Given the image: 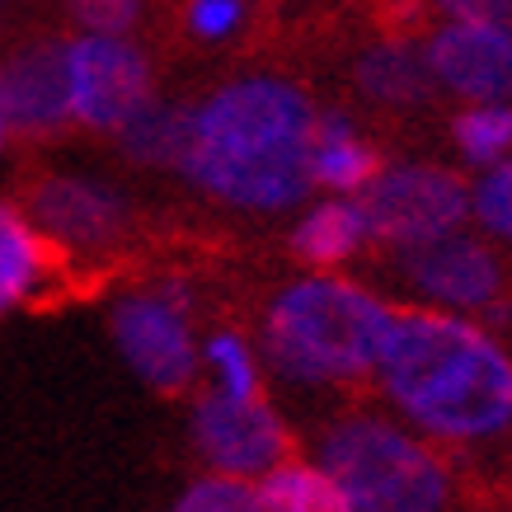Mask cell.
<instances>
[{"label":"cell","mask_w":512,"mask_h":512,"mask_svg":"<svg viewBox=\"0 0 512 512\" xmlns=\"http://www.w3.org/2000/svg\"><path fill=\"white\" fill-rule=\"evenodd\" d=\"M57 240L33 231L15 202H0V315L29 301L43 273L57 268Z\"/></svg>","instance_id":"2e32d148"},{"label":"cell","mask_w":512,"mask_h":512,"mask_svg":"<svg viewBox=\"0 0 512 512\" xmlns=\"http://www.w3.org/2000/svg\"><path fill=\"white\" fill-rule=\"evenodd\" d=\"M428 10L423 0H372V24L381 38H400V43H414L423 29H428Z\"/></svg>","instance_id":"d4e9b609"},{"label":"cell","mask_w":512,"mask_h":512,"mask_svg":"<svg viewBox=\"0 0 512 512\" xmlns=\"http://www.w3.org/2000/svg\"><path fill=\"white\" fill-rule=\"evenodd\" d=\"M66 52L71 43L43 33L0 57V118L15 141H52L76 123Z\"/></svg>","instance_id":"9c48e42d"},{"label":"cell","mask_w":512,"mask_h":512,"mask_svg":"<svg viewBox=\"0 0 512 512\" xmlns=\"http://www.w3.org/2000/svg\"><path fill=\"white\" fill-rule=\"evenodd\" d=\"M428 66L451 94L480 104L512 99V33L475 19H451L428 33Z\"/></svg>","instance_id":"7c38bea8"},{"label":"cell","mask_w":512,"mask_h":512,"mask_svg":"<svg viewBox=\"0 0 512 512\" xmlns=\"http://www.w3.org/2000/svg\"><path fill=\"white\" fill-rule=\"evenodd\" d=\"M249 5L245 0H179L174 5V24L184 33L188 43H202V47H221L231 43L240 24H245Z\"/></svg>","instance_id":"ffe728a7"},{"label":"cell","mask_w":512,"mask_h":512,"mask_svg":"<svg viewBox=\"0 0 512 512\" xmlns=\"http://www.w3.org/2000/svg\"><path fill=\"white\" fill-rule=\"evenodd\" d=\"M357 212L372 240L414 245L461 226V217L470 212V184L442 165H395L357 193Z\"/></svg>","instance_id":"5b68a950"},{"label":"cell","mask_w":512,"mask_h":512,"mask_svg":"<svg viewBox=\"0 0 512 512\" xmlns=\"http://www.w3.org/2000/svg\"><path fill=\"white\" fill-rule=\"evenodd\" d=\"M311 94L278 76H240L193 109L188 151L179 160L193 188L240 212H282L315 188Z\"/></svg>","instance_id":"6da1fadb"},{"label":"cell","mask_w":512,"mask_h":512,"mask_svg":"<svg viewBox=\"0 0 512 512\" xmlns=\"http://www.w3.org/2000/svg\"><path fill=\"white\" fill-rule=\"evenodd\" d=\"M470 207L494 235L512 240V160H498L494 170L470 188Z\"/></svg>","instance_id":"603a6c76"},{"label":"cell","mask_w":512,"mask_h":512,"mask_svg":"<svg viewBox=\"0 0 512 512\" xmlns=\"http://www.w3.org/2000/svg\"><path fill=\"white\" fill-rule=\"evenodd\" d=\"M367 240L372 235H367V221L357 212V202H320L315 212L301 217L287 249H292L296 264H306V268H339Z\"/></svg>","instance_id":"e0dca14e"},{"label":"cell","mask_w":512,"mask_h":512,"mask_svg":"<svg viewBox=\"0 0 512 512\" xmlns=\"http://www.w3.org/2000/svg\"><path fill=\"white\" fill-rule=\"evenodd\" d=\"M113 339L132 362V372L146 386L165 395V400H184L198 376V353H193V334H188V311H179L174 301L160 292H137L123 296L109 315Z\"/></svg>","instance_id":"ba28073f"},{"label":"cell","mask_w":512,"mask_h":512,"mask_svg":"<svg viewBox=\"0 0 512 512\" xmlns=\"http://www.w3.org/2000/svg\"><path fill=\"white\" fill-rule=\"evenodd\" d=\"M381 170H386V156L357 132V123L343 109H329L315 118L311 179L320 188H329V193H362Z\"/></svg>","instance_id":"5bb4252c"},{"label":"cell","mask_w":512,"mask_h":512,"mask_svg":"<svg viewBox=\"0 0 512 512\" xmlns=\"http://www.w3.org/2000/svg\"><path fill=\"white\" fill-rule=\"evenodd\" d=\"M320 466L357 512H447L451 470L428 442L376 414H348L320 437Z\"/></svg>","instance_id":"277c9868"},{"label":"cell","mask_w":512,"mask_h":512,"mask_svg":"<svg viewBox=\"0 0 512 512\" xmlns=\"http://www.w3.org/2000/svg\"><path fill=\"white\" fill-rule=\"evenodd\" d=\"M451 146L470 165H498L512 156V109L508 104H475L451 118Z\"/></svg>","instance_id":"d6986e66"},{"label":"cell","mask_w":512,"mask_h":512,"mask_svg":"<svg viewBox=\"0 0 512 512\" xmlns=\"http://www.w3.org/2000/svg\"><path fill=\"white\" fill-rule=\"evenodd\" d=\"M433 5L456 19H475V24H494V29L512 33V0H433Z\"/></svg>","instance_id":"484cf974"},{"label":"cell","mask_w":512,"mask_h":512,"mask_svg":"<svg viewBox=\"0 0 512 512\" xmlns=\"http://www.w3.org/2000/svg\"><path fill=\"white\" fill-rule=\"evenodd\" d=\"M259 503H264V512H357L353 498L343 494V484L325 466H306L296 456L264 470Z\"/></svg>","instance_id":"ac0fdd59"},{"label":"cell","mask_w":512,"mask_h":512,"mask_svg":"<svg viewBox=\"0 0 512 512\" xmlns=\"http://www.w3.org/2000/svg\"><path fill=\"white\" fill-rule=\"evenodd\" d=\"M376 372L390 400L442 442H489L512 423V357L456 315L395 311Z\"/></svg>","instance_id":"7a4b0ae2"},{"label":"cell","mask_w":512,"mask_h":512,"mask_svg":"<svg viewBox=\"0 0 512 512\" xmlns=\"http://www.w3.org/2000/svg\"><path fill=\"white\" fill-rule=\"evenodd\" d=\"M193 447L221 475H264L296 456L292 428L268 400H235L226 390L198 395L193 404Z\"/></svg>","instance_id":"8992f818"},{"label":"cell","mask_w":512,"mask_h":512,"mask_svg":"<svg viewBox=\"0 0 512 512\" xmlns=\"http://www.w3.org/2000/svg\"><path fill=\"white\" fill-rule=\"evenodd\" d=\"M433 66L414 43H400V38H376L372 47H362L353 62V90L376 104V109H428L437 99Z\"/></svg>","instance_id":"4fadbf2b"},{"label":"cell","mask_w":512,"mask_h":512,"mask_svg":"<svg viewBox=\"0 0 512 512\" xmlns=\"http://www.w3.org/2000/svg\"><path fill=\"white\" fill-rule=\"evenodd\" d=\"M207 357H212V367H217L226 395H235V400H264V386H259V372H254V357H249V348L240 343V334L217 329V334L207 339Z\"/></svg>","instance_id":"7402d4cb"},{"label":"cell","mask_w":512,"mask_h":512,"mask_svg":"<svg viewBox=\"0 0 512 512\" xmlns=\"http://www.w3.org/2000/svg\"><path fill=\"white\" fill-rule=\"evenodd\" d=\"M19 202L33 212L47 240H57L62 249H113L137 226V207L118 188L80 174L38 170L24 179Z\"/></svg>","instance_id":"52a82bcc"},{"label":"cell","mask_w":512,"mask_h":512,"mask_svg":"<svg viewBox=\"0 0 512 512\" xmlns=\"http://www.w3.org/2000/svg\"><path fill=\"white\" fill-rule=\"evenodd\" d=\"M71 71V113L85 132L109 137L151 99V62L132 43L90 33L66 52Z\"/></svg>","instance_id":"8fae6325"},{"label":"cell","mask_w":512,"mask_h":512,"mask_svg":"<svg viewBox=\"0 0 512 512\" xmlns=\"http://www.w3.org/2000/svg\"><path fill=\"white\" fill-rule=\"evenodd\" d=\"M390 320L386 301L348 278L292 282L264 311V357L296 386L357 381L381 367Z\"/></svg>","instance_id":"3957f363"},{"label":"cell","mask_w":512,"mask_h":512,"mask_svg":"<svg viewBox=\"0 0 512 512\" xmlns=\"http://www.w3.org/2000/svg\"><path fill=\"white\" fill-rule=\"evenodd\" d=\"M66 10H71V19H80L90 33L118 38V33L137 29L141 0H66Z\"/></svg>","instance_id":"cb8c5ba5"},{"label":"cell","mask_w":512,"mask_h":512,"mask_svg":"<svg viewBox=\"0 0 512 512\" xmlns=\"http://www.w3.org/2000/svg\"><path fill=\"white\" fill-rule=\"evenodd\" d=\"M188 132H193V109L184 99H146L113 137H118L123 160H132V165L179 170V160L188 151Z\"/></svg>","instance_id":"9a60e30c"},{"label":"cell","mask_w":512,"mask_h":512,"mask_svg":"<svg viewBox=\"0 0 512 512\" xmlns=\"http://www.w3.org/2000/svg\"><path fill=\"white\" fill-rule=\"evenodd\" d=\"M174 512H264V503H259V484L217 470V475H202L188 484Z\"/></svg>","instance_id":"44dd1931"},{"label":"cell","mask_w":512,"mask_h":512,"mask_svg":"<svg viewBox=\"0 0 512 512\" xmlns=\"http://www.w3.org/2000/svg\"><path fill=\"white\" fill-rule=\"evenodd\" d=\"M5 141H10V127H5V118H0V151H5Z\"/></svg>","instance_id":"4316f807"},{"label":"cell","mask_w":512,"mask_h":512,"mask_svg":"<svg viewBox=\"0 0 512 512\" xmlns=\"http://www.w3.org/2000/svg\"><path fill=\"white\" fill-rule=\"evenodd\" d=\"M395 273L428 301L475 311L494 306L498 296H508V273L494 249L475 235H428L414 245H395Z\"/></svg>","instance_id":"30bf717a"}]
</instances>
